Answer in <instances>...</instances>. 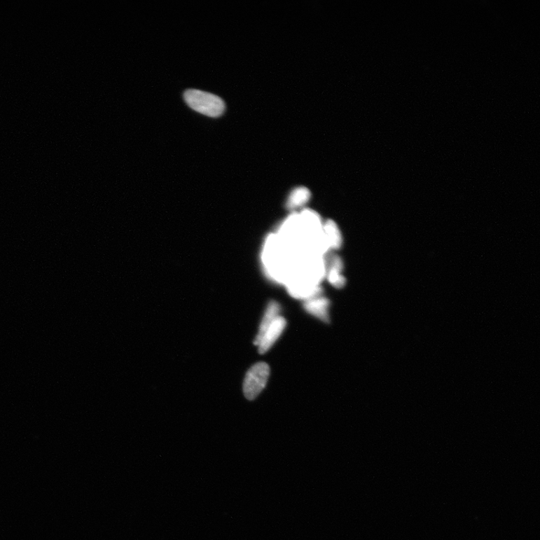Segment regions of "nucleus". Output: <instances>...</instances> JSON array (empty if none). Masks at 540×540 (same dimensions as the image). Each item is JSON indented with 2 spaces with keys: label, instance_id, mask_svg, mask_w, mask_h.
Returning a JSON list of instances; mask_svg holds the SVG:
<instances>
[{
  "label": "nucleus",
  "instance_id": "423d86ee",
  "mask_svg": "<svg viewBox=\"0 0 540 540\" xmlns=\"http://www.w3.org/2000/svg\"><path fill=\"white\" fill-rule=\"evenodd\" d=\"M330 300L322 295L307 300L303 303L306 312L325 323L330 322Z\"/></svg>",
  "mask_w": 540,
  "mask_h": 540
},
{
  "label": "nucleus",
  "instance_id": "0eeeda50",
  "mask_svg": "<svg viewBox=\"0 0 540 540\" xmlns=\"http://www.w3.org/2000/svg\"><path fill=\"white\" fill-rule=\"evenodd\" d=\"M323 236L330 251L340 249L343 244L342 232L336 222L327 219L323 222Z\"/></svg>",
  "mask_w": 540,
  "mask_h": 540
},
{
  "label": "nucleus",
  "instance_id": "f03ea898",
  "mask_svg": "<svg viewBox=\"0 0 540 540\" xmlns=\"http://www.w3.org/2000/svg\"><path fill=\"white\" fill-rule=\"evenodd\" d=\"M270 375V368L265 363L252 366L247 373L243 382V394L249 400H254L265 388Z\"/></svg>",
  "mask_w": 540,
  "mask_h": 540
},
{
  "label": "nucleus",
  "instance_id": "7ed1b4c3",
  "mask_svg": "<svg viewBox=\"0 0 540 540\" xmlns=\"http://www.w3.org/2000/svg\"><path fill=\"white\" fill-rule=\"evenodd\" d=\"M284 285L292 298L304 301L323 293L321 285H314L296 277L291 278Z\"/></svg>",
  "mask_w": 540,
  "mask_h": 540
},
{
  "label": "nucleus",
  "instance_id": "1a4fd4ad",
  "mask_svg": "<svg viewBox=\"0 0 540 540\" xmlns=\"http://www.w3.org/2000/svg\"><path fill=\"white\" fill-rule=\"evenodd\" d=\"M280 312L281 305L279 304V303L274 300H272L269 303L265 313H264L263 317V319L259 327L258 333L256 337L255 341H254V344L257 346L259 345L264 333H265L268 329V327L275 320V317H277L279 315Z\"/></svg>",
  "mask_w": 540,
  "mask_h": 540
},
{
  "label": "nucleus",
  "instance_id": "f257e3e1",
  "mask_svg": "<svg viewBox=\"0 0 540 540\" xmlns=\"http://www.w3.org/2000/svg\"><path fill=\"white\" fill-rule=\"evenodd\" d=\"M184 99L191 109L210 118H219L226 111L224 101L209 92L188 90L184 93Z\"/></svg>",
  "mask_w": 540,
  "mask_h": 540
},
{
  "label": "nucleus",
  "instance_id": "20e7f679",
  "mask_svg": "<svg viewBox=\"0 0 540 540\" xmlns=\"http://www.w3.org/2000/svg\"><path fill=\"white\" fill-rule=\"evenodd\" d=\"M326 264V277L327 281L335 289L345 287L347 280L342 275L344 263L341 257L333 252L324 256Z\"/></svg>",
  "mask_w": 540,
  "mask_h": 540
},
{
  "label": "nucleus",
  "instance_id": "6e6552de",
  "mask_svg": "<svg viewBox=\"0 0 540 540\" xmlns=\"http://www.w3.org/2000/svg\"><path fill=\"white\" fill-rule=\"evenodd\" d=\"M311 198L312 193L308 188L305 186L296 187L286 200L285 207L288 210L294 212L308 204Z\"/></svg>",
  "mask_w": 540,
  "mask_h": 540
},
{
  "label": "nucleus",
  "instance_id": "39448f33",
  "mask_svg": "<svg viewBox=\"0 0 540 540\" xmlns=\"http://www.w3.org/2000/svg\"><path fill=\"white\" fill-rule=\"evenodd\" d=\"M287 321L284 317L279 315L268 327V329L264 333L259 343L258 350L261 354L267 353L273 345L277 342L279 337L283 333Z\"/></svg>",
  "mask_w": 540,
  "mask_h": 540
}]
</instances>
